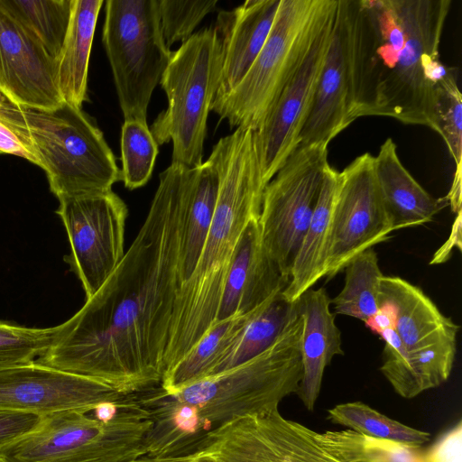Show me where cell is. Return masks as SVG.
I'll list each match as a JSON object with an SVG mask.
<instances>
[{
  "instance_id": "d6986e66",
  "label": "cell",
  "mask_w": 462,
  "mask_h": 462,
  "mask_svg": "<svg viewBox=\"0 0 462 462\" xmlns=\"http://www.w3.org/2000/svg\"><path fill=\"white\" fill-rule=\"evenodd\" d=\"M281 0H246L217 14L214 26L222 46L223 63L215 99L229 93L244 78L263 49Z\"/></svg>"
},
{
  "instance_id": "f546056e",
  "label": "cell",
  "mask_w": 462,
  "mask_h": 462,
  "mask_svg": "<svg viewBox=\"0 0 462 462\" xmlns=\"http://www.w3.org/2000/svg\"><path fill=\"white\" fill-rule=\"evenodd\" d=\"M0 6L25 26L55 61L67 34L71 0H0Z\"/></svg>"
},
{
  "instance_id": "9a60e30c",
  "label": "cell",
  "mask_w": 462,
  "mask_h": 462,
  "mask_svg": "<svg viewBox=\"0 0 462 462\" xmlns=\"http://www.w3.org/2000/svg\"><path fill=\"white\" fill-rule=\"evenodd\" d=\"M356 118L351 0H337L329 44L297 147L328 146Z\"/></svg>"
},
{
  "instance_id": "30bf717a",
  "label": "cell",
  "mask_w": 462,
  "mask_h": 462,
  "mask_svg": "<svg viewBox=\"0 0 462 462\" xmlns=\"http://www.w3.org/2000/svg\"><path fill=\"white\" fill-rule=\"evenodd\" d=\"M328 164V146H299L264 188L258 219L261 239L287 279L318 202Z\"/></svg>"
},
{
  "instance_id": "60d3db41",
  "label": "cell",
  "mask_w": 462,
  "mask_h": 462,
  "mask_svg": "<svg viewBox=\"0 0 462 462\" xmlns=\"http://www.w3.org/2000/svg\"><path fill=\"white\" fill-rule=\"evenodd\" d=\"M365 323L378 335L385 329L394 328L395 313L393 307L389 302H382L378 311Z\"/></svg>"
},
{
  "instance_id": "44dd1931",
  "label": "cell",
  "mask_w": 462,
  "mask_h": 462,
  "mask_svg": "<svg viewBox=\"0 0 462 462\" xmlns=\"http://www.w3.org/2000/svg\"><path fill=\"white\" fill-rule=\"evenodd\" d=\"M382 374L405 399L445 383L452 371L457 335H446L412 351H407L394 329L383 331Z\"/></svg>"
},
{
  "instance_id": "ab89813d",
  "label": "cell",
  "mask_w": 462,
  "mask_h": 462,
  "mask_svg": "<svg viewBox=\"0 0 462 462\" xmlns=\"http://www.w3.org/2000/svg\"><path fill=\"white\" fill-rule=\"evenodd\" d=\"M0 152L23 157L33 163L32 157L24 149L15 134L0 120Z\"/></svg>"
},
{
  "instance_id": "836d02e7",
  "label": "cell",
  "mask_w": 462,
  "mask_h": 462,
  "mask_svg": "<svg viewBox=\"0 0 462 462\" xmlns=\"http://www.w3.org/2000/svg\"><path fill=\"white\" fill-rule=\"evenodd\" d=\"M60 325L28 328L0 319V368L36 360L52 343Z\"/></svg>"
},
{
  "instance_id": "5b68a950",
  "label": "cell",
  "mask_w": 462,
  "mask_h": 462,
  "mask_svg": "<svg viewBox=\"0 0 462 462\" xmlns=\"http://www.w3.org/2000/svg\"><path fill=\"white\" fill-rule=\"evenodd\" d=\"M405 32L394 67L377 82L370 116L436 129V90L452 68L439 60L450 0H393Z\"/></svg>"
},
{
  "instance_id": "e575fe53",
  "label": "cell",
  "mask_w": 462,
  "mask_h": 462,
  "mask_svg": "<svg viewBox=\"0 0 462 462\" xmlns=\"http://www.w3.org/2000/svg\"><path fill=\"white\" fill-rule=\"evenodd\" d=\"M435 125V132L446 143L456 167L462 166V95L456 68L437 87Z\"/></svg>"
},
{
  "instance_id": "4dcf8cb0",
  "label": "cell",
  "mask_w": 462,
  "mask_h": 462,
  "mask_svg": "<svg viewBox=\"0 0 462 462\" xmlns=\"http://www.w3.org/2000/svg\"><path fill=\"white\" fill-rule=\"evenodd\" d=\"M328 420L359 434L421 446L430 434L394 420L361 402L340 403L328 411Z\"/></svg>"
},
{
  "instance_id": "ee69618b",
  "label": "cell",
  "mask_w": 462,
  "mask_h": 462,
  "mask_svg": "<svg viewBox=\"0 0 462 462\" xmlns=\"http://www.w3.org/2000/svg\"><path fill=\"white\" fill-rule=\"evenodd\" d=\"M5 94L1 91L0 89V105L2 104V102L5 99Z\"/></svg>"
},
{
  "instance_id": "7402d4cb",
  "label": "cell",
  "mask_w": 462,
  "mask_h": 462,
  "mask_svg": "<svg viewBox=\"0 0 462 462\" xmlns=\"http://www.w3.org/2000/svg\"><path fill=\"white\" fill-rule=\"evenodd\" d=\"M374 169L393 231L430 222L448 204L444 198H433L411 176L392 138H387L374 156Z\"/></svg>"
},
{
  "instance_id": "5bb4252c",
  "label": "cell",
  "mask_w": 462,
  "mask_h": 462,
  "mask_svg": "<svg viewBox=\"0 0 462 462\" xmlns=\"http://www.w3.org/2000/svg\"><path fill=\"white\" fill-rule=\"evenodd\" d=\"M337 0L328 12L300 65L288 79L262 125L253 131L264 183L297 148L329 44Z\"/></svg>"
},
{
  "instance_id": "7a4b0ae2",
  "label": "cell",
  "mask_w": 462,
  "mask_h": 462,
  "mask_svg": "<svg viewBox=\"0 0 462 462\" xmlns=\"http://www.w3.org/2000/svg\"><path fill=\"white\" fill-rule=\"evenodd\" d=\"M208 160L218 173L216 208L194 273L177 293L164 354V373L208 332L216 316L226 273L246 226L259 218L264 183L253 130L238 127L221 138Z\"/></svg>"
},
{
  "instance_id": "603a6c76",
  "label": "cell",
  "mask_w": 462,
  "mask_h": 462,
  "mask_svg": "<svg viewBox=\"0 0 462 462\" xmlns=\"http://www.w3.org/2000/svg\"><path fill=\"white\" fill-rule=\"evenodd\" d=\"M380 286V303L386 301L393 307L394 330L407 351L457 334L459 327L442 314L420 287L401 277L384 275Z\"/></svg>"
},
{
  "instance_id": "2e32d148",
  "label": "cell",
  "mask_w": 462,
  "mask_h": 462,
  "mask_svg": "<svg viewBox=\"0 0 462 462\" xmlns=\"http://www.w3.org/2000/svg\"><path fill=\"white\" fill-rule=\"evenodd\" d=\"M126 397L106 383L36 360L0 368V411L40 415L69 410L88 412L100 402L120 403Z\"/></svg>"
},
{
  "instance_id": "cb8c5ba5",
  "label": "cell",
  "mask_w": 462,
  "mask_h": 462,
  "mask_svg": "<svg viewBox=\"0 0 462 462\" xmlns=\"http://www.w3.org/2000/svg\"><path fill=\"white\" fill-rule=\"evenodd\" d=\"M339 181L340 172L328 164L318 202L291 266L289 283L282 291L291 302L296 301L325 276L332 212Z\"/></svg>"
},
{
  "instance_id": "1f68e13d",
  "label": "cell",
  "mask_w": 462,
  "mask_h": 462,
  "mask_svg": "<svg viewBox=\"0 0 462 462\" xmlns=\"http://www.w3.org/2000/svg\"><path fill=\"white\" fill-rule=\"evenodd\" d=\"M158 144L147 123L125 120L121 131V180L128 189L144 186L150 180Z\"/></svg>"
},
{
  "instance_id": "b9f144b4",
  "label": "cell",
  "mask_w": 462,
  "mask_h": 462,
  "mask_svg": "<svg viewBox=\"0 0 462 462\" xmlns=\"http://www.w3.org/2000/svg\"><path fill=\"white\" fill-rule=\"evenodd\" d=\"M132 462H221L202 452L193 451L180 455L149 457H140Z\"/></svg>"
},
{
  "instance_id": "9c48e42d",
  "label": "cell",
  "mask_w": 462,
  "mask_h": 462,
  "mask_svg": "<svg viewBox=\"0 0 462 462\" xmlns=\"http://www.w3.org/2000/svg\"><path fill=\"white\" fill-rule=\"evenodd\" d=\"M102 42L125 120L147 123L152 94L171 52L162 37L158 0H108Z\"/></svg>"
},
{
  "instance_id": "ba28073f",
  "label": "cell",
  "mask_w": 462,
  "mask_h": 462,
  "mask_svg": "<svg viewBox=\"0 0 462 462\" xmlns=\"http://www.w3.org/2000/svg\"><path fill=\"white\" fill-rule=\"evenodd\" d=\"M336 0H281L269 36L241 81L211 111L231 128L256 130L306 54Z\"/></svg>"
},
{
  "instance_id": "f35d334b",
  "label": "cell",
  "mask_w": 462,
  "mask_h": 462,
  "mask_svg": "<svg viewBox=\"0 0 462 462\" xmlns=\"http://www.w3.org/2000/svg\"><path fill=\"white\" fill-rule=\"evenodd\" d=\"M461 211L456 214L450 235L443 245L434 254L430 264L445 263L451 255L453 248L461 250Z\"/></svg>"
},
{
  "instance_id": "74e56055",
  "label": "cell",
  "mask_w": 462,
  "mask_h": 462,
  "mask_svg": "<svg viewBox=\"0 0 462 462\" xmlns=\"http://www.w3.org/2000/svg\"><path fill=\"white\" fill-rule=\"evenodd\" d=\"M428 462H462L461 420H458L428 451Z\"/></svg>"
},
{
  "instance_id": "277c9868",
  "label": "cell",
  "mask_w": 462,
  "mask_h": 462,
  "mask_svg": "<svg viewBox=\"0 0 462 462\" xmlns=\"http://www.w3.org/2000/svg\"><path fill=\"white\" fill-rule=\"evenodd\" d=\"M301 328L296 304L287 326L268 348L227 371L183 388L171 398L196 409L206 433L234 418L278 408L280 402L296 393L300 386Z\"/></svg>"
},
{
  "instance_id": "7c38bea8",
  "label": "cell",
  "mask_w": 462,
  "mask_h": 462,
  "mask_svg": "<svg viewBox=\"0 0 462 462\" xmlns=\"http://www.w3.org/2000/svg\"><path fill=\"white\" fill-rule=\"evenodd\" d=\"M60 216L70 245L64 261L92 297L122 261L128 208L113 190L59 199Z\"/></svg>"
},
{
  "instance_id": "3957f363",
  "label": "cell",
  "mask_w": 462,
  "mask_h": 462,
  "mask_svg": "<svg viewBox=\"0 0 462 462\" xmlns=\"http://www.w3.org/2000/svg\"><path fill=\"white\" fill-rule=\"evenodd\" d=\"M0 120L45 171L58 199L107 192L121 180L102 131L81 108L66 102L51 109L32 108L5 97Z\"/></svg>"
},
{
  "instance_id": "d6a6232c",
  "label": "cell",
  "mask_w": 462,
  "mask_h": 462,
  "mask_svg": "<svg viewBox=\"0 0 462 462\" xmlns=\"http://www.w3.org/2000/svg\"><path fill=\"white\" fill-rule=\"evenodd\" d=\"M337 447L350 462H428L420 446L370 438L352 430H337Z\"/></svg>"
},
{
  "instance_id": "8fae6325",
  "label": "cell",
  "mask_w": 462,
  "mask_h": 462,
  "mask_svg": "<svg viewBox=\"0 0 462 462\" xmlns=\"http://www.w3.org/2000/svg\"><path fill=\"white\" fill-rule=\"evenodd\" d=\"M221 462H348L322 433L285 419L278 408L229 420L192 446Z\"/></svg>"
},
{
  "instance_id": "d4e9b609",
  "label": "cell",
  "mask_w": 462,
  "mask_h": 462,
  "mask_svg": "<svg viewBox=\"0 0 462 462\" xmlns=\"http://www.w3.org/2000/svg\"><path fill=\"white\" fill-rule=\"evenodd\" d=\"M104 1L71 0L69 23L55 60L56 84L62 100L81 108L88 99V73L96 24Z\"/></svg>"
},
{
  "instance_id": "8992f818",
  "label": "cell",
  "mask_w": 462,
  "mask_h": 462,
  "mask_svg": "<svg viewBox=\"0 0 462 462\" xmlns=\"http://www.w3.org/2000/svg\"><path fill=\"white\" fill-rule=\"evenodd\" d=\"M223 63L214 27L193 33L171 52L160 84L168 106L150 127L157 144L172 142L171 163L202 164L207 122L219 86Z\"/></svg>"
},
{
  "instance_id": "f1b7e54d",
  "label": "cell",
  "mask_w": 462,
  "mask_h": 462,
  "mask_svg": "<svg viewBox=\"0 0 462 462\" xmlns=\"http://www.w3.org/2000/svg\"><path fill=\"white\" fill-rule=\"evenodd\" d=\"M345 270L341 291L331 300L337 314L352 317L364 322L380 309L381 279L383 276L377 254L368 248L352 258Z\"/></svg>"
},
{
  "instance_id": "83f0119b",
  "label": "cell",
  "mask_w": 462,
  "mask_h": 462,
  "mask_svg": "<svg viewBox=\"0 0 462 462\" xmlns=\"http://www.w3.org/2000/svg\"><path fill=\"white\" fill-rule=\"evenodd\" d=\"M282 291L273 293L252 311L240 335L217 363L210 376L227 371L259 355L278 338L296 311V301L288 300Z\"/></svg>"
},
{
  "instance_id": "ffe728a7",
  "label": "cell",
  "mask_w": 462,
  "mask_h": 462,
  "mask_svg": "<svg viewBox=\"0 0 462 462\" xmlns=\"http://www.w3.org/2000/svg\"><path fill=\"white\" fill-rule=\"evenodd\" d=\"M296 304L302 320V376L296 393L303 405L312 411L326 367L335 356L344 355L341 332L330 310L331 299L325 288L309 289L296 300Z\"/></svg>"
},
{
  "instance_id": "f6af8a7d",
  "label": "cell",
  "mask_w": 462,
  "mask_h": 462,
  "mask_svg": "<svg viewBox=\"0 0 462 462\" xmlns=\"http://www.w3.org/2000/svg\"><path fill=\"white\" fill-rule=\"evenodd\" d=\"M1 153H2V152H0V154H1Z\"/></svg>"
},
{
  "instance_id": "52a82bcc",
  "label": "cell",
  "mask_w": 462,
  "mask_h": 462,
  "mask_svg": "<svg viewBox=\"0 0 462 462\" xmlns=\"http://www.w3.org/2000/svg\"><path fill=\"white\" fill-rule=\"evenodd\" d=\"M152 426L131 395L111 420L78 410L44 415L40 425L0 448V462H132Z\"/></svg>"
},
{
  "instance_id": "7bdbcfd3",
  "label": "cell",
  "mask_w": 462,
  "mask_h": 462,
  "mask_svg": "<svg viewBox=\"0 0 462 462\" xmlns=\"http://www.w3.org/2000/svg\"><path fill=\"white\" fill-rule=\"evenodd\" d=\"M461 166L456 167L451 188L444 198L455 214L461 211Z\"/></svg>"
},
{
  "instance_id": "d590c367",
  "label": "cell",
  "mask_w": 462,
  "mask_h": 462,
  "mask_svg": "<svg viewBox=\"0 0 462 462\" xmlns=\"http://www.w3.org/2000/svg\"><path fill=\"white\" fill-rule=\"evenodd\" d=\"M217 0H158L163 40L170 49L177 42H186L203 18L215 11Z\"/></svg>"
},
{
  "instance_id": "6da1fadb",
  "label": "cell",
  "mask_w": 462,
  "mask_h": 462,
  "mask_svg": "<svg viewBox=\"0 0 462 462\" xmlns=\"http://www.w3.org/2000/svg\"><path fill=\"white\" fill-rule=\"evenodd\" d=\"M191 169L160 173L146 218L102 287L36 361L128 395L161 383L177 293Z\"/></svg>"
},
{
  "instance_id": "8d00e7d4",
  "label": "cell",
  "mask_w": 462,
  "mask_h": 462,
  "mask_svg": "<svg viewBox=\"0 0 462 462\" xmlns=\"http://www.w3.org/2000/svg\"><path fill=\"white\" fill-rule=\"evenodd\" d=\"M44 415L0 411V448L36 429Z\"/></svg>"
},
{
  "instance_id": "ac0fdd59",
  "label": "cell",
  "mask_w": 462,
  "mask_h": 462,
  "mask_svg": "<svg viewBox=\"0 0 462 462\" xmlns=\"http://www.w3.org/2000/svg\"><path fill=\"white\" fill-rule=\"evenodd\" d=\"M258 219L246 226L237 244L215 322L254 310L289 283L263 245Z\"/></svg>"
},
{
  "instance_id": "4fadbf2b",
  "label": "cell",
  "mask_w": 462,
  "mask_h": 462,
  "mask_svg": "<svg viewBox=\"0 0 462 462\" xmlns=\"http://www.w3.org/2000/svg\"><path fill=\"white\" fill-rule=\"evenodd\" d=\"M393 232L376 181L374 156L365 152L340 171L324 277L334 278L356 254L385 242Z\"/></svg>"
},
{
  "instance_id": "484cf974",
  "label": "cell",
  "mask_w": 462,
  "mask_h": 462,
  "mask_svg": "<svg viewBox=\"0 0 462 462\" xmlns=\"http://www.w3.org/2000/svg\"><path fill=\"white\" fill-rule=\"evenodd\" d=\"M218 185L217 171L208 159L191 169L180 256L181 286L194 273L202 253L216 208Z\"/></svg>"
},
{
  "instance_id": "4316f807",
  "label": "cell",
  "mask_w": 462,
  "mask_h": 462,
  "mask_svg": "<svg viewBox=\"0 0 462 462\" xmlns=\"http://www.w3.org/2000/svg\"><path fill=\"white\" fill-rule=\"evenodd\" d=\"M252 311L215 322L199 342L163 374L160 383L163 391L172 395L210 376L217 363L240 335Z\"/></svg>"
},
{
  "instance_id": "e0dca14e",
  "label": "cell",
  "mask_w": 462,
  "mask_h": 462,
  "mask_svg": "<svg viewBox=\"0 0 462 462\" xmlns=\"http://www.w3.org/2000/svg\"><path fill=\"white\" fill-rule=\"evenodd\" d=\"M55 61L40 41L0 6V89L12 102L51 109L62 100Z\"/></svg>"
}]
</instances>
